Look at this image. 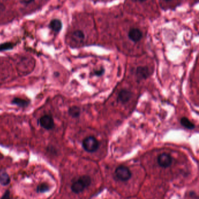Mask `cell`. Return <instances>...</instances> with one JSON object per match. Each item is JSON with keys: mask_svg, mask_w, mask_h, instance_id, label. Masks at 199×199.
I'll return each mask as SVG.
<instances>
[{"mask_svg": "<svg viewBox=\"0 0 199 199\" xmlns=\"http://www.w3.org/2000/svg\"><path fill=\"white\" fill-rule=\"evenodd\" d=\"M115 174L118 179L123 181H126L130 179L131 177V173L129 169L124 166H120L116 168Z\"/></svg>", "mask_w": 199, "mask_h": 199, "instance_id": "3", "label": "cell"}, {"mask_svg": "<svg viewBox=\"0 0 199 199\" xmlns=\"http://www.w3.org/2000/svg\"><path fill=\"white\" fill-rule=\"evenodd\" d=\"M1 199H10V193L9 191H7L4 195H3V196L1 197Z\"/></svg>", "mask_w": 199, "mask_h": 199, "instance_id": "17", "label": "cell"}, {"mask_svg": "<svg viewBox=\"0 0 199 199\" xmlns=\"http://www.w3.org/2000/svg\"><path fill=\"white\" fill-rule=\"evenodd\" d=\"M39 123L42 127L47 130L52 129L55 126L53 119L49 115H44L42 117L39 119Z\"/></svg>", "mask_w": 199, "mask_h": 199, "instance_id": "4", "label": "cell"}, {"mask_svg": "<svg viewBox=\"0 0 199 199\" xmlns=\"http://www.w3.org/2000/svg\"><path fill=\"white\" fill-rule=\"evenodd\" d=\"M138 1H139L140 2H145V1H147V0H138Z\"/></svg>", "mask_w": 199, "mask_h": 199, "instance_id": "20", "label": "cell"}, {"mask_svg": "<svg viewBox=\"0 0 199 199\" xmlns=\"http://www.w3.org/2000/svg\"><path fill=\"white\" fill-rule=\"evenodd\" d=\"M80 109L79 107L74 106L71 107L68 110V114L73 118H76L80 115Z\"/></svg>", "mask_w": 199, "mask_h": 199, "instance_id": "14", "label": "cell"}, {"mask_svg": "<svg viewBox=\"0 0 199 199\" xmlns=\"http://www.w3.org/2000/svg\"><path fill=\"white\" fill-rule=\"evenodd\" d=\"M34 0H22V2L25 4H29Z\"/></svg>", "mask_w": 199, "mask_h": 199, "instance_id": "19", "label": "cell"}, {"mask_svg": "<svg viewBox=\"0 0 199 199\" xmlns=\"http://www.w3.org/2000/svg\"><path fill=\"white\" fill-rule=\"evenodd\" d=\"M11 179L8 174L5 171H0V184L3 186H6L10 183Z\"/></svg>", "mask_w": 199, "mask_h": 199, "instance_id": "9", "label": "cell"}, {"mask_svg": "<svg viewBox=\"0 0 199 199\" xmlns=\"http://www.w3.org/2000/svg\"><path fill=\"white\" fill-rule=\"evenodd\" d=\"M50 27L55 32H59L62 28V23L59 19H53L50 23Z\"/></svg>", "mask_w": 199, "mask_h": 199, "instance_id": "10", "label": "cell"}, {"mask_svg": "<svg viewBox=\"0 0 199 199\" xmlns=\"http://www.w3.org/2000/svg\"><path fill=\"white\" fill-rule=\"evenodd\" d=\"M181 123L184 127L189 129H193L195 127V125L186 117H183L181 119Z\"/></svg>", "mask_w": 199, "mask_h": 199, "instance_id": "13", "label": "cell"}, {"mask_svg": "<svg viewBox=\"0 0 199 199\" xmlns=\"http://www.w3.org/2000/svg\"><path fill=\"white\" fill-rule=\"evenodd\" d=\"M132 94L127 90H122L120 91L118 96V100L122 103H126L129 101L131 97Z\"/></svg>", "mask_w": 199, "mask_h": 199, "instance_id": "7", "label": "cell"}, {"mask_svg": "<svg viewBox=\"0 0 199 199\" xmlns=\"http://www.w3.org/2000/svg\"><path fill=\"white\" fill-rule=\"evenodd\" d=\"M14 44L11 42H5L0 44V51H7L13 49Z\"/></svg>", "mask_w": 199, "mask_h": 199, "instance_id": "15", "label": "cell"}, {"mask_svg": "<svg viewBox=\"0 0 199 199\" xmlns=\"http://www.w3.org/2000/svg\"><path fill=\"white\" fill-rule=\"evenodd\" d=\"M128 36L133 42H138L143 37V33L139 29L133 28L129 31Z\"/></svg>", "mask_w": 199, "mask_h": 199, "instance_id": "6", "label": "cell"}, {"mask_svg": "<svg viewBox=\"0 0 199 199\" xmlns=\"http://www.w3.org/2000/svg\"><path fill=\"white\" fill-rule=\"evenodd\" d=\"M103 73H104V69H99V70L96 71L95 72V74L96 75H97V76H101V75H102L103 74Z\"/></svg>", "mask_w": 199, "mask_h": 199, "instance_id": "18", "label": "cell"}, {"mask_svg": "<svg viewBox=\"0 0 199 199\" xmlns=\"http://www.w3.org/2000/svg\"><path fill=\"white\" fill-rule=\"evenodd\" d=\"M82 146L86 152H94L99 147V142L93 136H89L84 140Z\"/></svg>", "mask_w": 199, "mask_h": 199, "instance_id": "2", "label": "cell"}, {"mask_svg": "<svg viewBox=\"0 0 199 199\" xmlns=\"http://www.w3.org/2000/svg\"><path fill=\"white\" fill-rule=\"evenodd\" d=\"M172 158L170 154L163 153L158 158V162L159 165L163 168H167L171 165Z\"/></svg>", "mask_w": 199, "mask_h": 199, "instance_id": "5", "label": "cell"}, {"mask_svg": "<svg viewBox=\"0 0 199 199\" xmlns=\"http://www.w3.org/2000/svg\"><path fill=\"white\" fill-rule=\"evenodd\" d=\"M12 103L13 104L18 106V107H26L29 106L30 102L28 100H24V99L19 98H15L13 99Z\"/></svg>", "mask_w": 199, "mask_h": 199, "instance_id": "12", "label": "cell"}, {"mask_svg": "<svg viewBox=\"0 0 199 199\" xmlns=\"http://www.w3.org/2000/svg\"><path fill=\"white\" fill-rule=\"evenodd\" d=\"M165 1H166V2H170V1H171L172 0H165Z\"/></svg>", "mask_w": 199, "mask_h": 199, "instance_id": "21", "label": "cell"}, {"mask_svg": "<svg viewBox=\"0 0 199 199\" xmlns=\"http://www.w3.org/2000/svg\"><path fill=\"white\" fill-rule=\"evenodd\" d=\"M149 75V71L147 67H140L137 69V75L140 79H146Z\"/></svg>", "mask_w": 199, "mask_h": 199, "instance_id": "8", "label": "cell"}, {"mask_svg": "<svg viewBox=\"0 0 199 199\" xmlns=\"http://www.w3.org/2000/svg\"><path fill=\"white\" fill-rule=\"evenodd\" d=\"M49 187L46 183H43L39 185L37 187V191L39 193H44L49 191Z\"/></svg>", "mask_w": 199, "mask_h": 199, "instance_id": "16", "label": "cell"}, {"mask_svg": "<svg viewBox=\"0 0 199 199\" xmlns=\"http://www.w3.org/2000/svg\"><path fill=\"white\" fill-rule=\"evenodd\" d=\"M85 38V34L81 30H76L72 33V39L76 42H81Z\"/></svg>", "mask_w": 199, "mask_h": 199, "instance_id": "11", "label": "cell"}, {"mask_svg": "<svg viewBox=\"0 0 199 199\" xmlns=\"http://www.w3.org/2000/svg\"><path fill=\"white\" fill-rule=\"evenodd\" d=\"M91 182V179L88 175L81 177L76 181L74 182L71 186V190L75 193H80L89 186Z\"/></svg>", "mask_w": 199, "mask_h": 199, "instance_id": "1", "label": "cell"}]
</instances>
